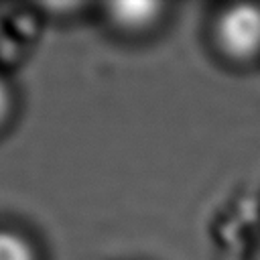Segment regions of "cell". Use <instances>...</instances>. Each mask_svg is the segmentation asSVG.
Listing matches in <instances>:
<instances>
[{"instance_id":"obj_1","label":"cell","mask_w":260,"mask_h":260,"mask_svg":"<svg viewBox=\"0 0 260 260\" xmlns=\"http://www.w3.org/2000/svg\"><path fill=\"white\" fill-rule=\"evenodd\" d=\"M211 43L217 55L232 65L260 61V4L223 6L213 18Z\"/></svg>"},{"instance_id":"obj_2","label":"cell","mask_w":260,"mask_h":260,"mask_svg":"<svg viewBox=\"0 0 260 260\" xmlns=\"http://www.w3.org/2000/svg\"><path fill=\"white\" fill-rule=\"evenodd\" d=\"M169 4L152 0L110 2L104 6V20L122 37L138 39L154 32L167 18Z\"/></svg>"},{"instance_id":"obj_3","label":"cell","mask_w":260,"mask_h":260,"mask_svg":"<svg viewBox=\"0 0 260 260\" xmlns=\"http://www.w3.org/2000/svg\"><path fill=\"white\" fill-rule=\"evenodd\" d=\"M0 260H39V254L22 234L0 230Z\"/></svg>"},{"instance_id":"obj_4","label":"cell","mask_w":260,"mask_h":260,"mask_svg":"<svg viewBox=\"0 0 260 260\" xmlns=\"http://www.w3.org/2000/svg\"><path fill=\"white\" fill-rule=\"evenodd\" d=\"M10 112H12V91H10L8 83L0 77V128L10 118Z\"/></svg>"},{"instance_id":"obj_5","label":"cell","mask_w":260,"mask_h":260,"mask_svg":"<svg viewBox=\"0 0 260 260\" xmlns=\"http://www.w3.org/2000/svg\"><path fill=\"white\" fill-rule=\"evenodd\" d=\"M254 260H260V248H258V254H256V258Z\"/></svg>"}]
</instances>
